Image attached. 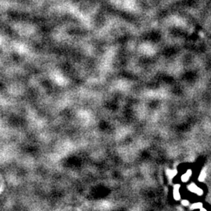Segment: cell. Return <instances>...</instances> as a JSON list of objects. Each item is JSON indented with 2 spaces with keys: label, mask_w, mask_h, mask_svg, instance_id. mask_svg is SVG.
Segmentation results:
<instances>
[{
  "label": "cell",
  "mask_w": 211,
  "mask_h": 211,
  "mask_svg": "<svg viewBox=\"0 0 211 211\" xmlns=\"http://www.w3.org/2000/svg\"><path fill=\"white\" fill-rule=\"evenodd\" d=\"M188 190L189 192H191L192 193L199 196H201L203 195V190L201 188H200L199 186H197L195 183H191L190 185H188Z\"/></svg>",
  "instance_id": "obj_1"
},
{
  "label": "cell",
  "mask_w": 211,
  "mask_h": 211,
  "mask_svg": "<svg viewBox=\"0 0 211 211\" xmlns=\"http://www.w3.org/2000/svg\"><path fill=\"white\" fill-rule=\"evenodd\" d=\"M176 174H177V171H174V170H168V171H167V175L171 179H172L173 177H175Z\"/></svg>",
  "instance_id": "obj_4"
},
{
  "label": "cell",
  "mask_w": 211,
  "mask_h": 211,
  "mask_svg": "<svg viewBox=\"0 0 211 211\" xmlns=\"http://www.w3.org/2000/svg\"><path fill=\"white\" fill-rule=\"evenodd\" d=\"M180 187L181 185L178 184H176L174 186V190H173V196L175 200H181V194H180Z\"/></svg>",
  "instance_id": "obj_2"
},
{
  "label": "cell",
  "mask_w": 211,
  "mask_h": 211,
  "mask_svg": "<svg viewBox=\"0 0 211 211\" xmlns=\"http://www.w3.org/2000/svg\"><path fill=\"white\" fill-rule=\"evenodd\" d=\"M200 210H202V211H206V209H205V208H203V207H202V208L200 209Z\"/></svg>",
  "instance_id": "obj_8"
},
{
  "label": "cell",
  "mask_w": 211,
  "mask_h": 211,
  "mask_svg": "<svg viewBox=\"0 0 211 211\" xmlns=\"http://www.w3.org/2000/svg\"><path fill=\"white\" fill-rule=\"evenodd\" d=\"M203 207V204L201 203H196L193 205H192L191 210H200Z\"/></svg>",
  "instance_id": "obj_5"
},
{
  "label": "cell",
  "mask_w": 211,
  "mask_h": 211,
  "mask_svg": "<svg viewBox=\"0 0 211 211\" xmlns=\"http://www.w3.org/2000/svg\"><path fill=\"white\" fill-rule=\"evenodd\" d=\"M181 204H182L184 206H187L189 205V202H188V200H184L181 201Z\"/></svg>",
  "instance_id": "obj_7"
},
{
  "label": "cell",
  "mask_w": 211,
  "mask_h": 211,
  "mask_svg": "<svg viewBox=\"0 0 211 211\" xmlns=\"http://www.w3.org/2000/svg\"><path fill=\"white\" fill-rule=\"evenodd\" d=\"M206 175V171L203 170V171H201V173H200V176H199V178H198V179L200 180V181H203V180L205 179Z\"/></svg>",
  "instance_id": "obj_6"
},
{
  "label": "cell",
  "mask_w": 211,
  "mask_h": 211,
  "mask_svg": "<svg viewBox=\"0 0 211 211\" xmlns=\"http://www.w3.org/2000/svg\"><path fill=\"white\" fill-rule=\"evenodd\" d=\"M192 171L190 169H188V171H186L185 173L184 174H182V176L181 177V179L182 181V182H187L188 180L190 179V177L192 176Z\"/></svg>",
  "instance_id": "obj_3"
}]
</instances>
